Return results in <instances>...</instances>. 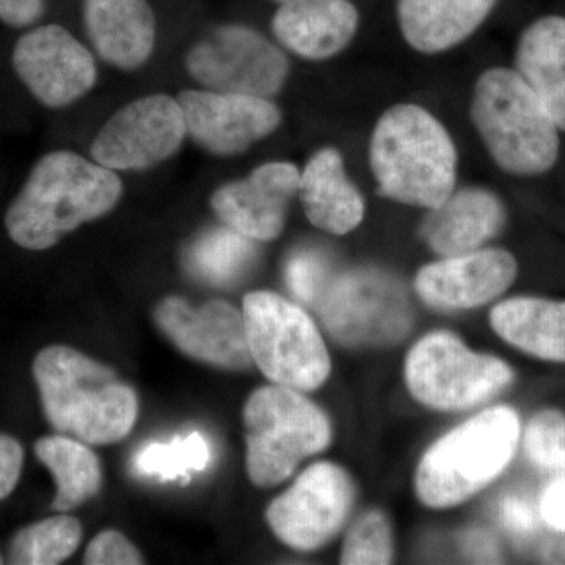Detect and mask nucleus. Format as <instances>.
Instances as JSON below:
<instances>
[{
  "label": "nucleus",
  "instance_id": "34",
  "mask_svg": "<svg viewBox=\"0 0 565 565\" xmlns=\"http://www.w3.org/2000/svg\"><path fill=\"white\" fill-rule=\"evenodd\" d=\"M46 13V0H0V22L11 29H31Z\"/></svg>",
  "mask_w": 565,
  "mask_h": 565
},
{
  "label": "nucleus",
  "instance_id": "38",
  "mask_svg": "<svg viewBox=\"0 0 565 565\" xmlns=\"http://www.w3.org/2000/svg\"><path fill=\"white\" fill-rule=\"evenodd\" d=\"M546 563H565V544H553L545 550Z\"/></svg>",
  "mask_w": 565,
  "mask_h": 565
},
{
  "label": "nucleus",
  "instance_id": "33",
  "mask_svg": "<svg viewBox=\"0 0 565 565\" xmlns=\"http://www.w3.org/2000/svg\"><path fill=\"white\" fill-rule=\"evenodd\" d=\"M24 465V449L17 438L0 434V501L17 489Z\"/></svg>",
  "mask_w": 565,
  "mask_h": 565
},
{
  "label": "nucleus",
  "instance_id": "11",
  "mask_svg": "<svg viewBox=\"0 0 565 565\" xmlns=\"http://www.w3.org/2000/svg\"><path fill=\"white\" fill-rule=\"evenodd\" d=\"M10 63L25 92L52 110L79 102L98 79L92 52L58 24L28 29L13 44Z\"/></svg>",
  "mask_w": 565,
  "mask_h": 565
},
{
  "label": "nucleus",
  "instance_id": "28",
  "mask_svg": "<svg viewBox=\"0 0 565 565\" xmlns=\"http://www.w3.org/2000/svg\"><path fill=\"white\" fill-rule=\"evenodd\" d=\"M211 446L200 433L173 438L169 444H148L134 456L137 475L162 481H189L192 473L206 470L211 463Z\"/></svg>",
  "mask_w": 565,
  "mask_h": 565
},
{
  "label": "nucleus",
  "instance_id": "36",
  "mask_svg": "<svg viewBox=\"0 0 565 565\" xmlns=\"http://www.w3.org/2000/svg\"><path fill=\"white\" fill-rule=\"evenodd\" d=\"M541 515L546 525L565 533V478L553 482L541 501Z\"/></svg>",
  "mask_w": 565,
  "mask_h": 565
},
{
  "label": "nucleus",
  "instance_id": "29",
  "mask_svg": "<svg viewBox=\"0 0 565 565\" xmlns=\"http://www.w3.org/2000/svg\"><path fill=\"white\" fill-rule=\"evenodd\" d=\"M393 557L392 534L381 512H370L352 527L344 542L341 564H390Z\"/></svg>",
  "mask_w": 565,
  "mask_h": 565
},
{
  "label": "nucleus",
  "instance_id": "3",
  "mask_svg": "<svg viewBox=\"0 0 565 565\" xmlns=\"http://www.w3.org/2000/svg\"><path fill=\"white\" fill-rule=\"evenodd\" d=\"M370 162L379 193L394 202L435 210L455 192V143L445 126L415 104H397L382 115Z\"/></svg>",
  "mask_w": 565,
  "mask_h": 565
},
{
  "label": "nucleus",
  "instance_id": "12",
  "mask_svg": "<svg viewBox=\"0 0 565 565\" xmlns=\"http://www.w3.org/2000/svg\"><path fill=\"white\" fill-rule=\"evenodd\" d=\"M185 136L178 99L156 93L118 110L93 140L90 154L114 172H140L177 154Z\"/></svg>",
  "mask_w": 565,
  "mask_h": 565
},
{
  "label": "nucleus",
  "instance_id": "17",
  "mask_svg": "<svg viewBox=\"0 0 565 565\" xmlns=\"http://www.w3.org/2000/svg\"><path fill=\"white\" fill-rule=\"evenodd\" d=\"M516 277L514 256L498 248H486L445 256L423 267L415 288L424 302L446 310L473 308L503 294Z\"/></svg>",
  "mask_w": 565,
  "mask_h": 565
},
{
  "label": "nucleus",
  "instance_id": "10",
  "mask_svg": "<svg viewBox=\"0 0 565 565\" xmlns=\"http://www.w3.org/2000/svg\"><path fill=\"white\" fill-rule=\"evenodd\" d=\"M185 70L206 90L270 98L289 74L285 54L255 29L218 25L185 55Z\"/></svg>",
  "mask_w": 565,
  "mask_h": 565
},
{
  "label": "nucleus",
  "instance_id": "9",
  "mask_svg": "<svg viewBox=\"0 0 565 565\" xmlns=\"http://www.w3.org/2000/svg\"><path fill=\"white\" fill-rule=\"evenodd\" d=\"M323 326L344 344H392L412 326L399 281L373 269L332 275L315 305Z\"/></svg>",
  "mask_w": 565,
  "mask_h": 565
},
{
  "label": "nucleus",
  "instance_id": "18",
  "mask_svg": "<svg viewBox=\"0 0 565 565\" xmlns=\"http://www.w3.org/2000/svg\"><path fill=\"white\" fill-rule=\"evenodd\" d=\"M85 32L104 62L134 71L150 61L156 17L148 0H84Z\"/></svg>",
  "mask_w": 565,
  "mask_h": 565
},
{
  "label": "nucleus",
  "instance_id": "19",
  "mask_svg": "<svg viewBox=\"0 0 565 565\" xmlns=\"http://www.w3.org/2000/svg\"><path fill=\"white\" fill-rule=\"evenodd\" d=\"M359 11L351 0H296L274 14L273 31L282 46L308 61H326L351 43Z\"/></svg>",
  "mask_w": 565,
  "mask_h": 565
},
{
  "label": "nucleus",
  "instance_id": "5",
  "mask_svg": "<svg viewBox=\"0 0 565 565\" xmlns=\"http://www.w3.org/2000/svg\"><path fill=\"white\" fill-rule=\"evenodd\" d=\"M519 416L511 407H494L451 430L423 457L416 492L429 508H449L484 489L519 444Z\"/></svg>",
  "mask_w": 565,
  "mask_h": 565
},
{
  "label": "nucleus",
  "instance_id": "30",
  "mask_svg": "<svg viewBox=\"0 0 565 565\" xmlns=\"http://www.w3.org/2000/svg\"><path fill=\"white\" fill-rule=\"evenodd\" d=\"M525 448L539 468L565 471V416L555 411L535 415L527 424Z\"/></svg>",
  "mask_w": 565,
  "mask_h": 565
},
{
  "label": "nucleus",
  "instance_id": "23",
  "mask_svg": "<svg viewBox=\"0 0 565 565\" xmlns=\"http://www.w3.org/2000/svg\"><path fill=\"white\" fill-rule=\"evenodd\" d=\"M516 73L565 131L564 18H542L526 29L516 50Z\"/></svg>",
  "mask_w": 565,
  "mask_h": 565
},
{
  "label": "nucleus",
  "instance_id": "7",
  "mask_svg": "<svg viewBox=\"0 0 565 565\" xmlns=\"http://www.w3.org/2000/svg\"><path fill=\"white\" fill-rule=\"evenodd\" d=\"M245 330L253 363L275 385L313 392L330 374L318 327L299 305L270 291L245 296Z\"/></svg>",
  "mask_w": 565,
  "mask_h": 565
},
{
  "label": "nucleus",
  "instance_id": "13",
  "mask_svg": "<svg viewBox=\"0 0 565 565\" xmlns=\"http://www.w3.org/2000/svg\"><path fill=\"white\" fill-rule=\"evenodd\" d=\"M351 479L337 465L315 463L267 508L270 530L291 548L311 552L330 541L348 519Z\"/></svg>",
  "mask_w": 565,
  "mask_h": 565
},
{
  "label": "nucleus",
  "instance_id": "8",
  "mask_svg": "<svg viewBox=\"0 0 565 565\" xmlns=\"http://www.w3.org/2000/svg\"><path fill=\"white\" fill-rule=\"evenodd\" d=\"M511 367L465 348L455 334L435 332L416 343L405 363L412 394L429 407L462 411L486 403L511 384Z\"/></svg>",
  "mask_w": 565,
  "mask_h": 565
},
{
  "label": "nucleus",
  "instance_id": "1",
  "mask_svg": "<svg viewBox=\"0 0 565 565\" xmlns=\"http://www.w3.org/2000/svg\"><path fill=\"white\" fill-rule=\"evenodd\" d=\"M114 170L73 151L41 156L7 206L3 226L11 243L28 252L55 247L84 223L102 218L120 202Z\"/></svg>",
  "mask_w": 565,
  "mask_h": 565
},
{
  "label": "nucleus",
  "instance_id": "35",
  "mask_svg": "<svg viewBox=\"0 0 565 565\" xmlns=\"http://www.w3.org/2000/svg\"><path fill=\"white\" fill-rule=\"evenodd\" d=\"M501 520L512 534L522 535V537L533 534L537 525L533 504L520 497L505 498L501 503Z\"/></svg>",
  "mask_w": 565,
  "mask_h": 565
},
{
  "label": "nucleus",
  "instance_id": "20",
  "mask_svg": "<svg viewBox=\"0 0 565 565\" xmlns=\"http://www.w3.org/2000/svg\"><path fill=\"white\" fill-rule=\"evenodd\" d=\"M504 223V207L494 193L468 188L452 192L444 204L430 210L422 234L435 253L457 256L478 250Z\"/></svg>",
  "mask_w": 565,
  "mask_h": 565
},
{
  "label": "nucleus",
  "instance_id": "27",
  "mask_svg": "<svg viewBox=\"0 0 565 565\" xmlns=\"http://www.w3.org/2000/svg\"><path fill=\"white\" fill-rule=\"evenodd\" d=\"M82 542L79 520L55 515L22 527L11 537L7 561L13 565H55L65 563Z\"/></svg>",
  "mask_w": 565,
  "mask_h": 565
},
{
  "label": "nucleus",
  "instance_id": "40",
  "mask_svg": "<svg viewBox=\"0 0 565 565\" xmlns=\"http://www.w3.org/2000/svg\"><path fill=\"white\" fill-rule=\"evenodd\" d=\"M6 563V559H3L2 553H0V564Z\"/></svg>",
  "mask_w": 565,
  "mask_h": 565
},
{
  "label": "nucleus",
  "instance_id": "39",
  "mask_svg": "<svg viewBox=\"0 0 565 565\" xmlns=\"http://www.w3.org/2000/svg\"><path fill=\"white\" fill-rule=\"evenodd\" d=\"M275 2H278V3H280V6H282V3H291V2H296V0H275Z\"/></svg>",
  "mask_w": 565,
  "mask_h": 565
},
{
  "label": "nucleus",
  "instance_id": "37",
  "mask_svg": "<svg viewBox=\"0 0 565 565\" xmlns=\"http://www.w3.org/2000/svg\"><path fill=\"white\" fill-rule=\"evenodd\" d=\"M462 548L465 555L473 559L475 563H500L501 556L497 542L486 531L475 530L463 534Z\"/></svg>",
  "mask_w": 565,
  "mask_h": 565
},
{
  "label": "nucleus",
  "instance_id": "21",
  "mask_svg": "<svg viewBox=\"0 0 565 565\" xmlns=\"http://www.w3.org/2000/svg\"><path fill=\"white\" fill-rule=\"evenodd\" d=\"M299 195L308 221L323 232L345 234L362 222V193L349 180L343 158L333 148L311 156L300 173Z\"/></svg>",
  "mask_w": 565,
  "mask_h": 565
},
{
  "label": "nucleus",
  "instance_id": "32",
  "mask_svg": "<svg viewBox=\"0 0 565 565\" xmlns=\"http://www.w3.org/2000/svg\"><path fill=\"white\" fill-rule=\"evenodd\" d=\"M88 565H136L143 564V556L137 546L121 533L114 530L103 531L96 535L85 552Z\"/></svg>",
  "mask_w": 565,
  "mask_h": 565
},
{
  "label": "nucleus",
  "instance_id": "2",
  "mask_svg": "<svg viewBox=\"0 0 565 565\" xmlns=\"http://www.w3.org/2000/svg\"><path fill=\"white\" fill-rule=\"evenodd\" d=\"M33 379L51 426L87 445L117 444L139 416L136 390L115 371L68 345H50L33 360Z\"/></svg>",
  "mask_w": 565,
  "mask_h": 565
},
{
  "label": "nucleus",
  "instance_id": "15",
  "mask_svg": "<svg viewBox=\"0 0 565 565\" xmlns=\"http://www.w3.org/2000/svg\"><path fill=\"white\" fill-rule=\"evenodd\" d=\"M188 136L215 156L243 154L277 131L281 111L269 98L212 90L178 96Z\"/></svg>",
  "mask_w": 565,
  "mask_h": 565
},
{
  "label": "nucleus",
  "instance_id": "26",
  "mask_svg": "<svg viewBox=\"0 0 565 565\" xmlns=\"http://www.w3.org/2000/svg\"><path fill=\"white\" fill-rule=\"evenodd\" d=\"M255 258V241L225 225L193 241L185 252V266L199 280L226 286L244 277Z\"/></svg>",
  "mask_w": 565,
  "mask_h": 565
},
{
  "label": "nucleus",
  "instance_id": "24",
  "mask_svg": "<svg viewBox=\"0 0 565 565\" xmlns=\"http://www.w3.org/2000/svg\"><path fill=\"white\" fill-rule=\"evenodd\" d=\"M494 332L520 351L565 363V302L516 297L490 315Z\"/></svg>",
  "mask_w": 565,
  "mask_h": 565
},
{
  "label": "nucleus",
  "instance_id": "16",
  "mask_svg": "<svg viewBox=\"0 0 565 565\" xmlns=\"http://www.w3.org/2000/svg\"><path fill=\"white\" fill-rule=\"evenodd\" d=\"M300 172L291 162H269L247 178L212 193L211 207L226 226L258 243L277 239L289 202L299 193Z\"/></svg>",
  "mask_w": 565,
  "mask_h": 565
},
{
  "label": "nucleus",
  "instance_id": "6",
  "mask_svg": "<svg viewBox=\"0 0 565 565\" xmlns=\"http://www.w3.org/2000/svg\"><path fill=\"white\" fill-rule=\"evenodd\" d=\"M248 478L258 487L288 479L297 465L330 444L329 418L308 397L288 386L256 390L244 407Z\"/></svg>",
  "mask_w": 565,
  "mask_h": 565
},
{
  "label": "nucleus",
  "instance_id": "25",
  "mask_svg": "<svg viewBox=\"0 0 565 565\" xmlns=\"http://www.w3.org/2000/svg\"><path fill=\"white\" fill-rule=\"evenodd\" d=\"M35 455L54 476V511H73L102 490V462L84 441L70 435H50L36 441Z\"/></svg>",
  "mask_w": 565,
  "mask_h": 565
},
{
  "label": "nucleus",
  "instance_id": "4",
  "mask_svg": "<svg viewBox=\"0 0 565 565\" xmlns=\"http://www.w3.org/2000/svg\"><path fill=\"white\" fill-rule=\"evenodd\" d=\"M471 118L494 162L512 174H541L555 166L557 126L516 71H486L476 84Z\"/></svg>",
  "mask_w": 565,
  "mask_h": 565
},
{
  "label": "nucleus",
  "instance_id": "31",
  "mask_svg": "<svg viewBox=\"0 0 565 565\" xmlns=\"http://www.w3.org/2000/svg\"><path fill=\"white\" fill-rule=\"evenodd\" d=\"M286 282L297 300L315 307L332 278L326 256L310 248L292 253L286 263Z\"/></svg>",
  "mask_w": 565,
  "mask_h": 565
},
{
  "label": "nucleus",
  "instance_id": "22",
  "mask_svg": "<svg viewBox=\"0 0 565 565\" xmlns=\"http://www.w3.org/2000/svg\"><path fill=\"white\" fill-rule=\"evenodd\" d=\"M497 0H397L407 43L424 54L451 50L486 21Z\"/></svg>",
  "mask_w": 565,
  "mask_h": 565
},
{
  "label": "nucleus",
  "instance_id": "14",
  "mask_svg": "<svg viewBox=\"0 0 565 565\" xmlns=\"http://www.w3.org/2000/svg\"><path fill=\"white\" fill-rule=\"evenodd\" d=\"M154 321L184 355L222 370H247L253 359L244 315L223 300L193 307L181 297H167L156 307Z\"/></svg>",
  "mask_w": 565,
  "mask_h": 565
}]
</instances>
